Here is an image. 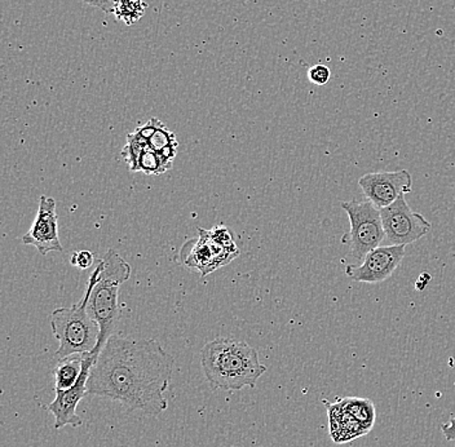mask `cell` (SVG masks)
Returning <instances> with one entry per match:
<instances>
[{"label":"cell","mask_w":455,"mask_h":447,"mask_svg":"<svg viewBox=\"0 0 455 447\" xmlns=\"http://www.w3.org/2000/svg\"><path fill=\"white\" fill-rule=\"evenodd\" d=\"M147 7L144 0H116L113 14L118 21L124 22L127 27H132L140 21Z\"/></svg>","instance_id":"obj_15"},{"label":"cell","mask_w":455,"mask_h":447,"mask_svg":"<svg viewBox=\"0 0 455 447\" xmlns=\"http://www.w3.org/2000/svg\"><path fill=\"white\" fill-rule=\"evenodd\" d=\"M384 232L389 243L408 246L426 237L432 224L422 215L415 212L406 202L405 195L386 209L380 210Z\"/></svg>","instance_id":"obj_6"},{"label":"cell","mask_w":455,"mask_h":447,"mask_svg":"<svg viewBox=\"0 0 455 447\" xmlns=\"http://www.w3.org/2000/svg\"><path fill=\"white\" fill-rule=\"evenodd\" d=\"M98 275L99 269L95 267L79 303L70 307H59L51 315V329L59 340V349L55 353L57 361L74 355L95 352L98 347L101 330L90 312V296Z\"/></svg>","instance_id":"obj_3"},{"label":"cell","mask_w":455,"mask_h":447,"mask_svg":"<svg viewBox=\"0 0 455 447\" xmlns=\"http://www.w3.org/2000/svg\"><path fill=\"white\" fill-rule=\"evenodd\" d=\"M210 235H212V237L215 239L220 246L233 250V251H240L237 242H235V233H233L232 229L226 227V225H218V227H212V229L210 230Z\"/></svg>","instance_id":"obj_17"},{"label":"cell","mask_w":455,"mask_h":447,"mask_svg":"<svg viewBox=\"0 0 455 447\" xmlns=\"http://www.w3.org/2000/svg\"><path fill=\"white\" fill-rule=\"evenodd\" d=\"M340 403L366 429H371L375 420V410L371 401L366 398H343Z\"/></svg>","instance_id":"obj_16"},{"label":"cell","mask_w":455,"mask_h":447,"mask_svg":"<svg viewBox=\"0 0 455 447\" xmlns=\"http://www.w3.org/2000/svg\"><path fill=\"white\" fill-rule=\"evenodd\" d=\"M198 237L189 239L181 247L179 260L185 267L198 270L202 277H206L216 269L228 266L235 260L240 251L220 246L210 235V230L198 227Z\"/></svg>","instance_id":"obj_7"},{"label":"cell","mask_w":455,"mask_h":447,"mask_svg":"<svg viewBox=\"0 0 455 447\" xmlns=\"http://www.w3.org/2000/svg\"><path fill=\"white\" fill-rule=\"evenodd\" d=\"M85 4L92 5V7L100 8L105 13H113L114 3L116 0H82Z\"/></svg>","instance_id":"obj_20"},{"label":"cell","mask_w":455,"mask_h":447,"mask_svg":"<svg viewBox=\"0 0 455 447\" xmlns=\"http://www.w3.org/2000/svg\"><path fill=\"white\" fill-rule=\"evenodd\" d=\"M122 158L132 172L161 175L172 168L173 159L150 149L136 132L127 136L126 147L122 149Z\"/></svg>","instance_id":"obj_12"},{"label":"cell","mask_w":455,"mask_h":447,"mask_svg":"<svg viewBox=\"0 0 455 447\" xmlns=\"http://www.w3.org/2000/svg\"><path fill=\"white\" fill-rule=\"evenodd\" d=\"M98 281L90 296V312L98 322L100 339L95 353L101 352L119 321V287L130 280L132 267L116 250L96 261Z\"/></svg>","instance_id":"obj_4"},{"label":"cell","mask_w":455,"mask_h":447,"mask_svg":"<svg viewBox=\"0 0 455 447\" xmlns=\"http://www.w3.org/2000/svg\"><path fill=\"white\" fill-rule=\"evenodd\" d=\"M84 355H74L70 357L59 361L53 370L55 375V388L60 391H68L73 388L81 377L82 370H84Z\"/></svg>","instance_id":"obj_14"},{"label":"cell","mask_w":455,"mask_h":447,"mask_svg":"<svg viewBox=\"0 0 455 447\" xmlns=\"http://www.w3.org/2000/svg\"><path fill=\"white\" fill-rule=\"evenodd\" d=\"M22 243L34 246L41 255L50 252H62V244L59 238V221H57L56 201L51 196L39 198L38 212Z\"/></svg>","instance_id":"obj_11"},{"label":"cell","mask_w":455,"mask_h":447,"mask_svg":"<svg viewBox=\"0 0 455 447\" xmlns=\"http://www.w3.org/2000/svg\"><path fill=\"white\" fill-rule=\"evenodd\" d=\"M95 263V258H93V253L90 251H78L74 252L71 255L70 264L73 267H78V269H88Z\"/></svg>","instance_id":"obj_19"},{"label":"cell","mask_w":455,"mask_h":447,"mask_svg":"<svg viewBox=\"0 0 455 447\" xmlns=\"http://www.w3.org/2000/svg\"><path fill=\"white\" fill-rule=\"evenodd\" d=\"M361 190L368 201L382 210L391 206L401 196L412 189V178L408 170L396 172H370L358 180Z\"/></svg>","instance_id":"obj_9"},{"label":"cell","mask_w":455,"mask_h":447,"mask_svg":"<svg viewBox=\"0 0 455 447\" xmlns=\"http://www.w3.org/2000/svg\"><path fill=\"white\" fill-rule=\"evenodd\" d=\"M201 364L204 378L215 391L255 388L267 371L255 348L232 338H216L207 343L201 350Z\"/></svg>","instance_id":"obj_2"},{"label":"cell","mask_w":455,"mask_h":447,"mask_svg":"<svg viewBox=\"0 0 455 447\" xmlns=\"http://www.w3.org/2000/svg\"><path fill=\"white\" fill-rule=\"evenodd\" d=\"M341 209L349 219V233L341 238L348 244L349 255L355 260H363L372 250L380 246L386 238L380 210L368 201L341 202Z\"/></svg>","instance_id":"obj_5"},{"label":"cell","mask_w":455,"mask_h":447,"mask_svg":"<svg viewBox=\"0 0 455 447\" xmlns=\"http://www.w3.org/2000/svg\"><path fill=\"white\" fill-rule=\"evenodd\" d=\"M84 355V370H82L81 377H79L76 386L68 389V391L55 389V400L47 407L48 411L55 417L56 429H62L67 426L76 428V427H81L84 424L82 418L76 414V409H78L79 403L84 400V395H88V378H90L93 364L98 360L99 353H85Z\"/></svg>","instance_id":"obj_10"},{"label":"cell","mask_w":455,"mask_h":447,"mask_svg":"<svg viewBox=\"0 0 455 447\" xmlns=\"http://www.w3.org/2000/svg\"><path fill=\"white\" fill-rule=\"evenodd\" d=\"M173 367L175 358L155 339L112 335L91 370L87 392L158 417L169 407L164 392Z\"/></svg>","instance_id":"obj_1"},{"label":"cell","mask_w":455,"mask_h":447,"mask_svg":"<svg viewBox=\"0 0 455 447\" xmlns=\"http://www.w3.org/2000/svg\"><path fill=\"white\" fill-rule=\"evenodd\" d=\"M441 431H443V437H445L446 440L455 441V418L451 419L449 423L443 424Z\"/></svg>","instance_id":"obj_21"},{"label":"cell","mask_w":455,"mask_h":447,"mask_svg":"<svg viewBox=\"0 0 455 447\" xmlns=\"http://www.w3.org/2000/svg\"><path fill=\"white\" fill-rule=\"evenodd\" d=\"M405 247L379 246L370 251L358 266L348 264L344 269L347 277L358 283L377 284L389 280L405 258Z\"/></svg>","instance_id":"obj_8"},{"label":"cell","mask_w":455,"mask_h":447,"mask_svg":"<svg viewBox=\"0 0 455 447\" xmlns=\"http://www.w3.org/2000/svg\"><path fill=\"white\" fill-rule=\"evenodd\" d=\"M331 71L325 65H315L308 70V79L315 85H325L330 81Z\"/></svg>","instance_id":"obj_18"},{"label":"cell","mask_w":455,"mask_h":447,"mask_svg":"<svg viewBox=\"0 0 455 447\" xmlns=\"http://www.w3.org/2000/svg\"><path fill=\"white\" fill-rule=\"evenodd\" d=\"M454 196H455V188H454Z\"/></svg>","instance_id":"obj_22"},{"label":"cell","mask_w":455,"mask_h":447,"mask_svg":"<svg viewBox=\"0 0 455 447\" xmlns=\"http://www.w3.org/2000/svg\"><path fill=\"white\" fill-rule=\"evenodd\" d=\"M330 417V434H331L332 440L335 443H349L354 438L360 437L369 434V429H366L360 421L355 420L343 405L340 401L335 405L329 406Z\"/></svg>","instance_id":"obj_13"}]
</instances>
